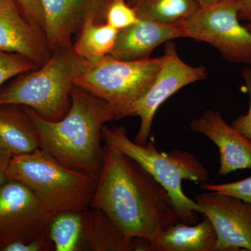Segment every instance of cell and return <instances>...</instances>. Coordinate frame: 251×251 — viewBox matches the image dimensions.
<instances>
[{
	"label": "cell",
	"instance_id": "obj_15",
	"mask_svg": "<svg viewBox=\"0 0 251 251\" xmlns=\"http://www.w3.org/2000/svg\"><path fill=\"white\" fill-rule=\"evenodd\" d=\"M82 251H150L143 238H126L101 209L90 207L85 211Z\"/></svg>",
	"mask_w": 251,
	"mask_h": 251
},
{
	"label": "cell",
	"instance_id": "obj_27",
	"mask_svg": "<svg viewBox=\"0 0 251 251\" xmlns=\"http://www.w3.org/2000/svg\"><path fill=\"white\" fill-rule=\"evenodd\" d=\"M239 5L240 21L251 23V0H237Z\"/></svg>",
	"mask_w": 251,
	"mask_h": 251
},
{
	"label": "cell",
	"instance_id": "obj_3",
	"mask_svg": "<svg viewBox=\"0 0 251 251\" xmlns=\"http://www.w3.org/2000/svg\"><path fill=\"white\" fill-rule=\"evenodd\" d=\"M91 63L72 44L54 50L44 65L18 75L0 91V105L27 107L46 120L58 121L70 108L75 80Z\"/></svg>",
	"mask_w": 251,
	"mask_h": 251
},
{
	"label": "cell",
	"instance_id": "obj_22",
	"mask_svg": "<svg viewBox=\"0 0 251 251\" xmlns=\"http://www.w3.org/2000/svg\"><path fill=\"white\" fill-rule=\"evenodd\" d=\"M140 21L135 10L126 0H112L105 14V23L120 31Z\"/></svg>",
	"mask_w": 251,
	"mask_h": 251
},
{
	"label": "cell",
	"instance_id": "obj_30",
	"mask_svg": "<svg viewBox=\"0 0 251 251\" xmlns=\"http://www.w3.org/2000/svg\"><path fill=\"white\" fill-rule=\"evenodd\" d=\"M246 25H247V27L249 28V29L251 31V23H248V24Z\"/></svg>",
	"mask_w": 251,
	"mask_h": 251
},
{
	"label": "cell",
	"instance_id": "obj_17",
	"mask_svg": "<svg viewBox=\"0 0 251 251\" xmlns=\"http://www.w3.org/2000/svg\"><path fill=\"white\" fill-rule=\"evenodd\" d=\"M201 216L202 221L198 224L172 225L149 242L150 251H216L214 226L207 218Z\"/></svg>",
	"mask_w": 251,
	"mask_h": 251
},
{
	"label": "cell",
	"instance_id": "obj_8",
	"mask_svg": "<svg viewBox=\"0 0 251 251\" xmlns=\"http://www.w3.org/2000/svg\"><path fill=\"white\" fill-rule=\"evenodd\" d=\"M55 214L25 185L7 179L0 187V251L48 232Z\"/></svg>",
	"mask_w": 251,
	"mask_h": 251
},
{
	"label": "cell",
	"instance_id": "obj_12",
	"mask_svg": "<svg viewBox=\"0 0 251 251\" xmlns=\"http://www.w3.org/2000/svg\"><path fill=\"white\" fill-rule=\"evenodd\" d=\"M193 132L207 137L219 149V177L251 169V139L226 123L219 111L206 110L190 124Z\"/></svg>",
	"mask_w": 251,
	"mask_h": 251
},
{
	"label": "cell",
	"instance_id": "obj_25",
	"mask_svg": "<svg viewBox=\"0 0 251 251\" xmlns=\"http://www.w3.org/2000/svg\"><path fill=\"white\" fill-rule=\"evenodd\" d=\"M33 27L44 34V14L39 0H14Z\"/></svg>",
	"mask_w": 251,
	"mask_h": 251
},
{
	"label": "cell",
	"instance_id": "obj_4",
	"mask_svg": "<svg viewBox=\"0 0 251 251\" xmlns=\"http://www.w3.org/2000/svg\"><path fill=\"white\" fill-rule=\"evenodd\" d=\"M104 143L111 145L130 157L152 175L169 193L181 222L197 224L199 216L196 201L185 194L183 180L197 184L206 182L209 174L197 157L189 151L173 150L160 152L152 140L140 145L130 139L125 127L104 126Z\"/></svg>",
	"mask_w": 251,
	"mask_h": 251
},
{
	"label": "cell",
	"instance_id": "obj_19",
	"mask_svg": "<svg viewBox=\"0 0 251 251\" xmlns=\"http://www.w3.org/2000/svg\"><path fill=\"white\" fill-rule=\"evenodd\" d=\"M140 20L164 24L184 22L196 12V0H128Z\"/></svg>",
	"mask_w": 251,
	"mask_h": 251
},
{
	"label": "cell",
	"instance_id": "obj_2",
	"mask_svg": "<svg viewBox=\"0 0 251 251\" xmlns=\"http://www.w3.org/2000/svg\"><path fill=\"white\" fill-rule=\"evenodd\" d=\"M24 108L35 126L39 149L66 166L98 179L103 163L102 130L105 124L116 120L105 100L75 85L70 108L58 121H49Z\"/></svg>",
	"mask_w": 251,
	"mask_h": 251
},
{
	"label": "cell",
	"instance_id": "obj_5",
	"mask_svg": "<svg viewBox=\"0 0 251 251\" xmlns=\"http://www.w3.org/2000/svg\"><path fill=\"white\" fill-rule=\"evenodd\" d=\"M7 179L25 185L51 211H86L92 204L97 179L66 166L38 149L10 160Z\"/></svg>",
	"mask_w": 251,
	"mask_h": 251
},
{
	"label": "cell",
	"instance_id": "obj_26",
	"mask_svg": "<svg viewBox=\"0 0 251 251\" xmlns=\"http://www.w3.org/2000/svg\"><path fill=\"white\" fill-rule=\"evenodd\" d=\"M243 80L245 83L250 98L249 111L245 115H241L232 122L233 128L239 130L241 133L251 139V68H244L242 71Z\"/></svg>",
	"mask_w": 251,
	"mask_h": 251
},
{
	"label": "cell",
	"instance_id": "obj_16",
	"mask_svg": "<svg viewBox=\"0 0 251 251\" xmlns=\"http://www.w3.org/2000/svg\"><path fill=\"white\" fill-rule=\"evenodd\" d=\"M38 149L35 126L24 107L0 105V153L13 158Z\"/></svg>",
	"mask_w": 251,
	"mask_h": 251
},
{
	"label": "cell",
	"instance_id": "obj_20",
	"mask_svg": "<svg viewBox=\"0 0 251 251\" xmlns=\"http://www.w3.org/2000/svg\"><path fill=\"white\" fill-rule=\"evenodd\" d=\"M85 211H62L54 215L49 227L54 250L82 251Z\"/></svg>",
	"mask_w": 251,
	"mask_h": 251
},
{
	"label": "cell",
	"instance_id": "obj_29",
	"mask_svg": "<svg viewBox=\"0 0 251 251\" xmlns=\"http://www.w3.org/2000/svg\"><path fill=\"white\" fill-rule=\"evenodd\" d=\"M199 6H206L209 5L216 4L221 0H196Z\"/></svg>",
	"mask_w": 251,
	"mask_h": 251
},
{
	"label": "cell",
	"instance_id": "obj_1",
	"mask_svg": "<svg viewBox=\"0 0 251 251\" xmlns=\"http://www.w3.org/2000/svg\"><path fill=\"white\" fill-rule=\"evenodd\" d=\"M103 166L90 207L101 209L126 238L152 242L181 222L171 196L131 158L104 143Z\"/></svg>",
	"mask_w": 251,
	"mask_h": 251
},
{
	"label": "cell",
	"instance_id": "obj_28",
	"mask_svg": "<svg viewBox=\"0 0 251 251\" xmlns=\"http://www.w3.org/2000/svg\"><path fill=\"white\" fill-rule=\"evenodd\" d=\"M11 158V157L0 153V187L7 180L6 171Z\"/></svg>",
	"mask_w": 251,
	"mask_h": 251
},
{
	"label": "cell",
	"instance_id": "obj_11",
	"mask_svg": "<svg viewBox=\"0 0 251 251\" xmlns=\"http://www.w3.org/2000/svg\"><path fill=\"white\" fill-rule=\"evenodd\" d=\"M112 0H39L44 14V34L51 53L72 44V36L89 18L105 23Z\"/></svg>",
	"mask_w": 251,
	"mask_h": 251
},
{
	"label": "cell",
	"instance_id": "obj_18",
	"mask_svg": "<svg viewBox=\"0 0 251 251\" xmlns=\"http://www.w3.org/2000/svg\"><path fill=\"white\" fill-rule=\"evenodd\" d=\"M118 31L108 23H100L93 18H89L79 29L73 48L80 57L96 62L110 53Z\"/></svg>",
	"mask_w": 251,
	"mask_h": 251
},
{
	"label": "cell",
	"instance_id": "obj_24",
	"mask_svg": "<svg viewBox=\"0 0 251 251\" xmlns=\"http://www.w3.org/2000/svg\"><path fill=\"white\" fill-rule=\"evenodd\" d=\"M54 249L49 230L39 237L29 241L11 243L0 251H49Z\"/></svg>",
	"mask_w": 251,
	"mask_h": 251
},
{
	"label": "cell",
	"instance_id": "obj_13",
	"mask_svg": "<svg viewBox=\"0 0 251 251\" xmlns=\"http://www.w3.org/2000/svg\"><path fill=\"white\" fill-rule=\"evenodd\" d=\"M0 49L21 54L38 67L51 55L44 34L28 22L14 0H0Z\"/></svg>",
	"mask_w": 251,
	"mask_h": 251
},
{
	"label": "cell",
	"instance_id": "obj_6",
	"mask_svg": "<svg viewBox=\"0 0 251 251\" xmlns=\"http://www.w3.org/2000/svg\"><path fill=\"white\" fill-rule=\"evenodd\" d=\"M163 55L141 60H122L110 54L91 63L75 85L105 100L116 120L131 116L159 72Z\"/></svg>",
	"mask_w": 251,
	"mask_h": 251
},
{
	"label": "cell",
	"instance_id": "obj_14",
	"mask_svg": "<svg viewBox=\"0 0 251 251\" xmlns=\"http://www.w3.org/2000/svg\"><path fill=\"white\" fill-rule=\"evenodd\" d=\"M183 23L164 24L140 19L133 25L118 31L115 46L109 54L126 61L150 58L153 51L163 43L186 37Z\"/></svg>",
	"mask_w": 251,
	"mask_h": 251
},
{
	"label": "cell",
	"instance_id": "obj_10",
	"mask_svg": "<svg viewBox=\"0 0 251 251\" xmlns=\"http://www.w3.org/2000/svg\"><path fill=\"white\" fill-rule=\"evenodd\" d=\"M198 213L211 221L216 251H251V204L229 195L206 191L196 195Z\"/></svg>",
	"mask_w": 251,
	"mask_h": 251
},
{
	"label": "cell",
	"instance_id": "obj_7",
	"mask_svg": "<svg viewBox=\"0 0 251 251\" xmlns=\"http://www.w3.org/2000/svg\"><path fill=\"white\" fill-rule=\"evenodd\" d=\"M237 0L199 6L183 23L186 37L207 43L226 60L251 64V31L242 25Z\"/></svg>",
	"mask_w": 251,
	"mask_h": 251
},
{
	"label": "cell",
	"instance_id": "obj_21",
	"mask_svg": "<svg viewBox=\"0 0 251 251\" xmlns=\"http://www.w3.org/2000/svg\"><path fill=\"white\" fill-rule=\"evenodd\" d=\"M39 68L21 54L0 49V87L6 81Z\"/></svg>",
	"mask_w": 251,
	"mask_h": 251
},
{
	"label": "cell",
	"instance_id": "obj_23",
	"mask_svg": "<svg viewBox=\"0 0 251 251\" xmlns=\"http://www.w3.org/2000/svg\"><path fill=\"white\" fill-rule=\"evenodd\" d=\"M200 188L204 191H213V192L235 196L251 204V176L240 181L226 183V184L202 183L200 186Z\"/></svg>",
	"mask_w": 251,
	"mask_h": 251
},
{
	"label": "cell",
	"instance_id": "obj_9",
	"mask_svg": "<svg viewBox=\"0 0 251 251\" xmlns=\"http://www.w3.org/2000/svg\"><path fill=\"white\" fill-rule=\"evenodd\" d=\"M163 57V64L153 83L132 111L131 116L140 119L139 130L134 140L140 145L148 143L153 118L162 104L183 87L207 77L205 67H193L184 62L172 41L166 43Z\"/></svg>",
	"mask_w": 251,
	"mask_h": 251
}]
</instances>
